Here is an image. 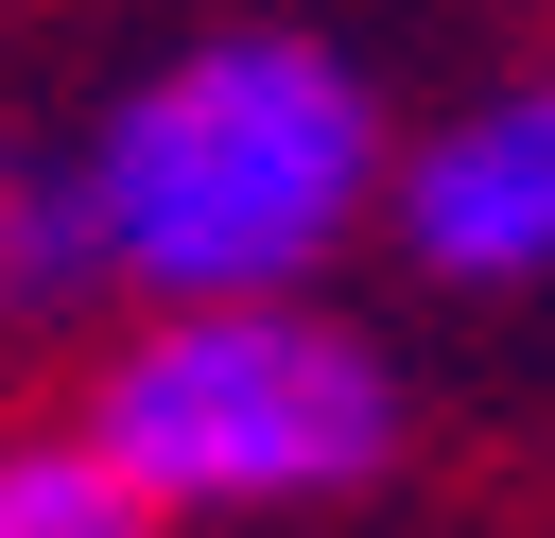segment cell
<instances>
[{"mask_svg":"<svg viewBox=\"0 0 555 538\" xmlns=\"http://www.w3.org/2000/svg\"><path fill=\"white\" fill-rule=\"evenodd\" d=\"M69 174L104 226V295H312V260L382 208V104L312 35H191L69 139Z\"/></svg>","mask_w":555,"mask_h":538,"instance_id":"obj_1","label":"cell"},{"mask_svg":"<svg viewBox=\"0 0 555 538\" xmlns=\"http://www.w3.org/2000/svg\"><path fill=\"white\" fill-rule=\"evenodd\" d=\"M156 521H295V503H347L382 486L399 451V364L364 330H330L312 295H191V312H139L69 417Z\"/></svg>","mask_w":555,"mask_h":538,"instance_id":"obj_2","label":"cell"},{"mask_svg":"<svg viewBox=\"0 0 555 538\" xmlns=\"http://www.w3.org/2000/svg\"><path fill=\"white\" fill-rule=\"evenodd\" d=\"M399 174V243H416V278H451V295H520V278H555V87H486V104H451L416 156H382Z\"/></svg>","mask_w":555,"mask_h":538,"instance_id":"obj_3","label":"cell"},{"mask_svg":"<svg viewBox=\"0 0 555 538\" xmlns=\"http://www.w3.org/2000/svg\"><path fill=\"white\" fill-rule=\"evenodd\" d=\"M104 312V226L69 156H0V330H69Z\"/></svg>","mask_w":555,"mask_h":538,"instance_id":"obj_4","label":"cell"},{"mask_svg":"<svg viewBox=\"0 0 555 538\" xmlns=\"http://www.w3.org/2000/svg\"><path fill=\"white\" fill-rule=\"evenodd\" d=\"M0 538H173L87 434H0Z\"/></svg>","mask_w":555,"mask_h":538,"instance_id":"obj_5","label":"cell"}]
</instances>
